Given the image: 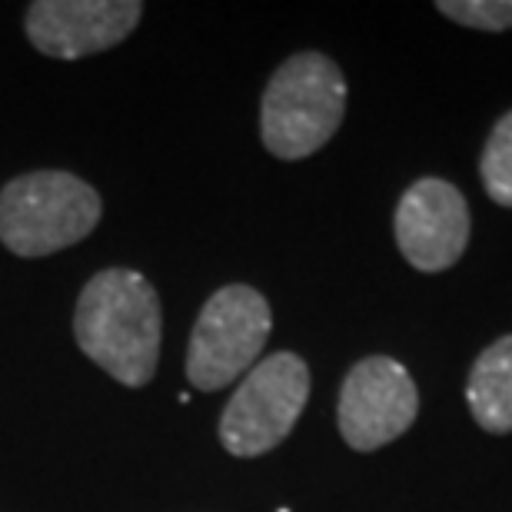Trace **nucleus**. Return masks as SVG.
Returning <instances> with one entry per match:
<instances>
[{
    "mask_svg": "<svg viewBox=\"0 0 512 512\" xmlns=\"http://www.w3.org/2000/svg\"><path fill=\"white\" fill-rule=\"evenodd\" d=\"M74 336L90 363L117 383L140 389L160 363V296L137 270H104L84 286L74 310Z\"/></svg>",
    "mask_w": 512,
    "mask_h": 512,
    "instance_id": "f257e3e1",
    "label": "nucleus"
},
{
    "mask_svg": "<svg viewBox=\"0 0 512 512\" xmlns=\"http://www.w3.org/2000/svg\"><path fill=\"white\" fill-rule=\"evenodd\" d=\"M346 114V80L320 50L283 60L260 100L263 147L280 160H303L323 150Z\"/></svg>",
    "mask_w": 512,
    "mask_h": 512,
    "instance_id": "f03ea898",
    "label": "nucleus"
},
{
    "mask_svg": "<svg viewBox=\"0 0 512 512\" xmlns=\"http://www.w3.org/2000/svg\"><path fill=\"white\" fill-rule=\"evenodd\" d=\"M100 213V193L74 173H20L0 190V243L24 260L50 256L90 237Z\"/></svg>",
    "mask_w": 512,
    "mask_h": 512,
    "instance_id": "7ed1b4c3",
    "label": "nucleus"
},
{
    "mask_svg": "<svg viewBox=\"0 0 512 512\" xmlns=\"http://www.w3.org/2000/svg\"><path fill=\"white\" fill-rule=\"evenodd\" d=\"M273 330L270 303L247 283L223 286L203 303L187 346V380L203 393L237 383L260 360Z\"/></svg>",
    "mask_w": 512,
    "mask_h": 512,
    "instance_id": "20e7f679",
    "label": "nucleus"
},
{
    "mask_svg": "<svg viewBox=\"0 0 512 512\" xmlns=\"http://www.w3.org/2000/svg\"><path fill=\"white\" fill-rule=\"evenodd\" d=\"M310 399V366L296 353H273L253 366L220 416V443L230 456L270 453L293 433Z\"/></svg>",
    "mask_w": 512,
    "mask_h": 512,
    "instance_id": "39448f33",
    "label": "nucleus"
},
{
    "mask_svg": "<svg viewBox=\"0 0 512 512\" xmlns=\"http://www.w3.org/2000/svg\"><path fill=\"white\" fill-rule=\"evenodd\" d=\"M419 389L403 363L389 356H366L346 373L340 386L336 423L346 446L376 453L416 423Z\"/></svg>",
    "mask_w": 512,
    "mask_h": 512,
    "instance_id": "423d86ee",
    "label": "nucleus"
},
{
    "mask_svg": "<svg viewBox=\"0 0 512 512\" xmlns=\"http://www.w3.org/2000/svg\"><path fill=\"white\" fill-rule=\"evenodd\" d=\"M469 207L449 180L423 177L396 203V247L419 273H439L459 263L469 243Z\"/></svg>",
    "mask_w": 512,
    "mask_h": 512,
    "instance_id": "0eeeda50",
    "label": "nucleus"
},
{
    "mask_svg": "<svg viewBox=\"0 0 512 512\" xmlns=\"http://www.w3.org/2000/svg\"><path fill=\"white\" fill-rule=\"evenodd\" d=\"M140 17V0H34L24 27L40 54L80 60L124 44Z\"/></svg>",
    "mask_w": 512,
    "mask_h": 512,
    "instance_id": "6e6552de",
    "label": "nucleus"
},
{
    "mask_svg": "<svg viewBox=\"0 0 512 512\" xmlns=\"http://www.w3.org/2000/svg\"><path fill=\"white\" fill-rule=\"evenodd\" d=\"M466 403L479 429L493 436L512 433V333L479 353L469 370Z\"/></svg>",
    "mask_w": 512,
    "mask_h": 512,
    "instance_id": "1a4fd4ad",
    "label": "nucleus"
},
{
    "mask_svg": "<svg viewBox=\"0 0 512 512\" xmlns=\"http://www.w3.org/2000/svg\"><path fill=\"white\" fill-rule=\"evenodd\" d=\"M479 177L489 200L512 210V110L496 120L489 133L483 157H479Z\"/></svg>",
    "mask_w": 512,
    "mask_h": 512,
    "instance_id": "9d476101",
    "label": "nucleus"
},
{
    "mask_svg": "<svg viewBox=\"0 0 512 512\" xmlns=\"http://www.w3.org/2000/svg\"><path fill=\"white\" fill-rule=\"evenodd\" d=\"M439 14L473 30H486V34H499V30H512V0H439Z\"/></svg>",
    "mask_w": 512,
    "mask_h": 512,
    "instance_id": "9b49d317",
    "label": "nucleus"
}]
</instances>
